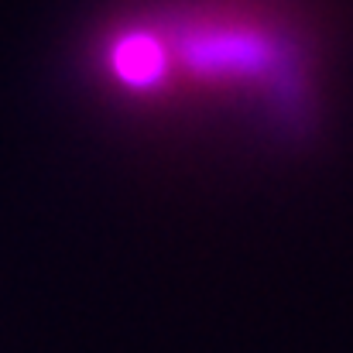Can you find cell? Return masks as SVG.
I'll list each match as a JSON object with an SVG mask.
<instances>
[{"label": "cell", "instance_id": "1", "mask_svg": "<svg viewBox=\"0 0 353 353\" xmlns=\"http://www.w3.org/2000/svg\"><path fill=\"white\" fill-rule=\"evenodd\" d=\"M299 38L254 10H220L216 21L196 14L175 38L151 31H127L107 48V72L130 93L161 90L175 72L196 86H220L240 93H268L278 114L299 120L309 107V72Z\"/></svg>", "mask_w": 353, "mask_h": 353}]
</instances>
